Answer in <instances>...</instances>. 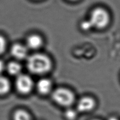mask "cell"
<instances>
[{
  "mask_svg": "<svg viewBox=\"0 0 120 120\" xmlns=\"http://www.w3.org/2000/svg\"></svg>",
  "mask_w": 120,
  "mask_h": 120,
  "instance_id": "cell-17",
  "label": "cell"
},
{
  "mask_svg": "<svg viewBox=\"0 0 120 120\" xmlns=\"http://www.w3.org/2000/svg\"><path fill=\"white\" fill-rule=\"evenodd\" d=\"M11 53L15 59L22 60L28 56V49L22 44H15L11 49Z\"/></svg>",
  "mask_w": 120,
  "mask_h": 120,
  "instance_id": "cell-6",
  "label": "cell"
},
{
  "mask_svg": "<svg viewBox=\"0 0 120 120\" xmlns=\"http://www.w3.org/2000/svg\"><path fill=\"white\" fill-rule=\"evenodd\" d=\"M95 106V100L91 97L85 96L79 100L77 105V109L80 112H87L92 111Z\"/></svg>",
  "mask_w": 120,
  "mask_h": 120,
  "instance_id": "cell-5",
  "label": "cell"
},
{
  "mask_svg": "<svg viewBox=\"0 0 120 120\" xmlns=\"http://www.w3.org/2000/svg\"><path fill=\"white\" fill-rule=\"evenodd\" d=\"M27 65L32 73L43 74L48 72L52 66L50 59L42 54H35L28 57Z\"/></svg>",
  "mask_w": 120,
  "mask_h": 120,
  "instance_id": "cell-1",
  "label": "cell"
},
{
  "mask_svg": "<svg viewBox=\"0 0 120 120\" xmlns=\"http://www.w3.org/2000/svg\"><path fill=\"white\" fill-rule=\"evenodd\" d=\"M27 47L32 50L39 49L42 45V40L40 36L37 35L29 36L27 40Z\"/></svg>",
  "mask_w": 120,
  "mask_h": 120,
  "instance_id": "cell-8",
  "label": "cell"
},
{
  "mask_svg": "<svg viewBox=\"0 0 120 120\" xmlns=\"http://www.w3.org/2000/svg\"><path fill=\"white\" fill-rule=\"evenodd\" d=\"M4 68H5V65H4V62L0 60V73L3 71Z\"/></svg>",
  "mask_w": 120,
  "mask_h": 120,
  "instance_id": "cell-15",
  "label": "cell"
},
{
  "mask_svg": "<svg viewBox=\"0 0 120 120\" xmlns=\"http://www.w3.org/2000/svg\"><path fill=\"white\" fill-rule=\"evenodd\" d=\"M81 27L83 30H89L91 29L92 27V25L91 24L90 21H85L82 22L81 24Z\"/></svg>",
  "mask_w": 120,
  "mask_h": 120,
  "instance_id": "cell-14",
  "label": "cell"
},
{
  "mask_svg": "<svg viewBox=\"0 0 120 120\" xmlns=\"http://www.w3.org/2000/svg\"><path fill=\"white\" fill-rule=\"evenodd\" d=\"M16 85L19 93L22 94H27L30 93L32 90L33 82L29 76L20 74L17 76Z\"/></svg>",
  "mask_w": 120,
  "mask_h": 120,
  "instance_id": "cell-4",
  "label": "cell"
},
{
  "mask_svg": "<svg viewBox=\"0 0 120 120\" xmlns=\"http://www.w3.org/2000/svg\"><path fill=\"white\" fill-rule=\"evenodd\" d=\"M13 120H32V118L27 111L18 110L14 113Z\"/></svg>",
  "mask_w": 120,
  "mask_h": 120,
  "instance_id": "cell-11",
  "label": "cell"
},
{
  "mask_svg": "<svg viewBox=\"0 0 120 120\" xmlns=\"http://www.w3.org/2000/svg\"><path fill=\"white\" fill-rule=\"evenodd\" d=\"M52 98L55 103L62 106H69L75 100L74 93L66 88H58L52 93Z\"/></svg>",
  "mask_w": 120,
  "mask_h": 120,
  "instance_id": "cell-2",
  "label": "cell"
},
{
  "mask_svg": "<svg viewBox=\"0 0 120 120\" xmlns=\"http://www.w3.org/2000/svg\"><path fill=\"white\" fill-rule=\"evenodd\" d=\"M65 116L68 120H74L77 117V112L73 109H68L65 113Z\"/></svg>",
  "mask_w": 120,
  "mask_h": 120,
  "instance_id": "cell-12",
  "label": "cell"
},
{
  "mask_svg": "<svg viewBox=\"0 0 120 120\" xmlns=\"http://www.w3.org/2000/svg\"><path fill=\"white\" fill-rule=\"evenodd\" d=\"M92 25L98 29L105 27L109 22V16L105 11L102 8H98L92 12L91 19L89 20Z\"/></svg>",
  "mask_w": 120,
  "mask_h": 120,
  "instance_id": "cell-3",
  "label": "cell"
},
{
  "mask_svg": "<svg viewBox=\"0 0 120 120\" xmlns=\"http://www.w3.org/2000/svg\"><path fill=\"white\" fill-rule=\"evenodd\" d=\"M7 70L10 75L14 76H18L21 74L22 67L19 63L16 62H12L7 66Z\"/></svg>",
  "mask_w": 120,
  "mask_h": 120,
  "instance_id": "cell-9",
  "label": "cell"
},
{
  "mask_svg": "<svg viewBox=\"0 0 120 120\" xmlns=\"http://www.w3.org/2000/svg\"><path fill=\"white\" fill-rule=\"evenodd\" d=\"M37 89L40 94L46 95L51 91L52 89V83L49 79H42L38 82Z\"/></svg>",
  "mask_w": 120,
  "mask_h": 120,
  "instance_id": "cell-7",
  "label": "cell"
},
{
  "mask_svg": "<svg viewBox=\"0 0 120 120\" xmlns=\"http://www.w3.org/2000/svg\"><path fill=\"white\" fill-rule=\"evenodd\" d=\"M108 120H120L119 119H117L116 117H110V119H109Z\"/></svg>",
  "mask_w": 120,
  "mask_h": 120,
  "instance_id": "cell-16",
  "label": "cell"
},
{
  "mask_svg": "<svg viewBox=\"0 0 120 120\" xmlns=\"http://www.w3.org/2000/svg\"><path fill=\"white\" fill-rule=\"evenodd\" d=\"M10 83L5 77L0 76V95H5L10 91Z\"/></svg>",
  "mask_w": 120,
  "mask_h": 120,
  "instance_id": "cell-10",
  "label": "cell"
},
{
  "mask_svg": "<svg viewBox=\"0 0 120 120\" xmlns=\"http://www.w3.org/2000/svg\"><path fill=\"white\" fill-rule=\"evenodd\" d=\"M6 48V41L3 36L0 35V54L5 52Z\"/></svg>",
  "mask_w": 120,
  "mask_h": 120,
  "instance_id": "cell-13",
  "label": "cell"
}]
</instances>
